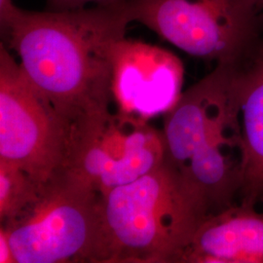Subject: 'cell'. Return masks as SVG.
Listing matches in <instances>:
<instances>
[{"label": "cell", "mask_w": 263, "mask_h": 263, "mask_svg": "<svg viewBox=\"0 0 263 263\" xmlns=\"http://www.w3.org/2000/svg\"><path fill=\"white\" fill-rule=\"evenodd\" d=\"M132 23L127 0L69 11L22 9L2 41L71 134L78 138L110 111L115 43Z\"/></svg>", "instance_id": "cell-1"}, {"label": "cell", "mask_w": 263, "mask_h": 263, "mask_svg": "<svg viewBox=\"0 0 263 263\" xmlns=\"http://www.w3.org/2000/svg\"><path fill=\"white\" fill-rule=\"evenodd\" d=\"M208 216L181 173L166 160L101 196L102 263H179Z\"/></svg>", "instance_id": "cell-2"}, {"label": "cell", "mask_w": 263, "mask_h": 263, "mask_svg": "<svg viewBox=\"0 0 263 263\" xmlns=\"http://www.w3.org/2000/svg\"><path fill=\"white\" fill-rule=\"evenodd\" d=\"M1 226L17 263H102L101 195L66 171L44 183L34 202Z\"/></svg>", "instance_id": "cell-3"}, {"label": "cell", "mask_w": 263, "mask_h": 263, "mask_svg": "<svg viewBox=\"0 0 263 263\" xmlns=\"http://www.w3.org/2000/svg\"><path fill=\"white\" fill-rule=\"evenodd\" d=\"M133 22L205 61H234L263 32L254 0H127Z\"/></svg>", "instance_id": "cell-4"}, {"label": "cell", "mask_w": 263, "mask_h": 263, "mask_svg": "<svg viewBox=\"0 0 263 263\" xmlns=\"http://www.w3.org/2000/svg\"><path fill=\"white\" fill-rule=\"evenodd\" d=\"M71 134L0 44V160L46 183L71 165Z\"/></svg>", "instance_id": "cell-5"}, {"label": "cell", "mask_w": 263, "mask_h": 263, "mask_svg": "<svg viewBox=\"0 0 263 263\" xmlns=\"http://www.w3.org/2000/svg\"><path fill=\"white\" fill-rule=\"evenodd\" d=\"M167 159L163 131L121 113H110L77 140L70 170L104 195L159 168Z\"/></svg>", "instance_id": "cell-6"}, {"label": "cell", "mask_w": 263, "mask_h": 263, "mask_svg": "<svg viewBox=\"0 0 263 263\" xmlns=\"http://www.w3.org/2000/svg\"><path fill=\"white\" fill-rule=\"evenodd\" d=\"M111 63L112 102L123 115L148 121L169 112L183 93L184 66L167 49L124 36Z\"/></svg>", "instance_id": "cell-7"}, {"label": "cell", "mask_w": 263, "mask_h": 263, "mask_svg": "<svg viewBox=\"0 0 263 263\" xmlns=\"http://www.w3.org/2000/svg\"><path fill=\"white\" fill-rule=\"evenodd\" d=\"M236 61L216 64L212 72L184 91L164 115L166 160L179 172L215 135L240 121Z\"/></svg>", "instance_id": "cell-8"}, {"label": "cell", "mask_w": 263, "mask_h": 263, "mask_svg": "<svg viewBox=\"0 0 263 263\" xmlns=\"http://www.w3.org/2000/svg\"><path fill=\"white\" fill-rule=\"evenodd\" d=\"M179 263H263V214L239 203L208 216Z\"/></svg>", "instance_id": "cell-9"}, {"label": "cell", "mask_w": 263, "mask_h": 263, "mask_svg": "<svg viewBox=\"0 0 263 263\" xmlns=\"http://www.w3.org/2000/svg\"><path fill=\"white\" fill-rule=\"evenodd\" d=\"M244 171L241 122L237 121L200 147L180 173L210 216L234 205L243 186Z\"/></svg>", "instance_id": "cell-10"}, {"label": "cell", "mask_w": 263, "mask_h": 263, "mask_svg": "<svg viewBox=\"0 0 263 263\" xmlns=\"http://www.w3.org/2000/svg\"><path fill=\"white\" fill-rule=\"evenodd\" d=\"M236 91L244 145L240 204L255 207L263 197V32L236 62Z\"/></svg>", "instance_id": "cell-11"}, {"label": "cell", "mask_w": 263, "mask_h": 263, "mask_svg": "<svg viewBox=\"0 0 263 263\" xmlns=\"http://www.w3.org/2000/svg\"><path fill=\"white\" fill-rule=\"evenodd\" d=\"M41 183L19 167L0 160L1 224L19 216L38 197Z\"/></svg>", "instance_id": "cell-12"}, {"label": "cell", "mask_w": 263, "mask_h": 263, "mask_svg": "<svg viewBox=\"0 0 263 263\" xmlns=\"http://www.w3.org/2000/svg\"><path fill=\"white\" fill-rule=\"evenodd\" d=\"M47 10L69 11L86 8L95 5H110L121 0H46Z\"/></svg>", "instance_id": "cell-13"}, {"label": "cell", "mask_w": 263, "mask_h": 263, "mask_svg": "<svg viewBox=\"0 0 263 263\" xmlns=\"http://www.w3.org/2000/svg\"><path fill=\"white\" fill-rule=\"evenodd\" d=\"M22 9L15 5L13 0H0V29L1 35L5 33L17 19Z\"/></svg>", "instance_id": "cell-14"}, {"label": "cell", "mask_w": 263, "mask_h": 263, "mask_svg": "<svg viewBox=\"0 0 263 263\" xmlns=\"http://www.w3.org/2000/svg\"><path fill=\"white\" fill-rule=\"evenodd\" d=\"M0 262L17 263L5 228L0 227Z\"/></svg>", "instance_id": "cell-15"}, {"label": "cell", "mask_w": 263, "mask_h": 263, "mask_svg": "<svg viewBox=\"0 0 263 263\" xmlns=\"http://www.w3.org/2000/svg\"><path fill=\"white\" fill-rule=\"evenodd\" d=\"M256 2V4L263 10V0H254Z\"/></svg>", "instance_id": "cell-16"}, {"label": "cell", "mask_w": 263, "mask_h": 263, "mask_svg": "<svg viewBox=\"0 0 263 263\" xmlns=\"http://www.w3.org/2000/svg\"><path fill=\"white\" fill-rule=\"evenodd\" d=\"M262 200H263V197H262V199H261V201H262Z\"/></svg>", "instance_id": "cell-17"}]
</instances>
